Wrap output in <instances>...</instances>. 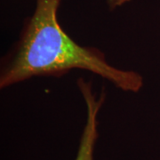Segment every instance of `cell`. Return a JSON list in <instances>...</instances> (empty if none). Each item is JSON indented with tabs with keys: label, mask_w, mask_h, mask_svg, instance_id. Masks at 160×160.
Segmentation results:
<instances>
[{
	"label": "cell",
	"mask_w": 160,
	"mask_h": 160,
	"mask_svg": "<svg viewBox=\"0 0 160 160\" xmlns=\"http://www.w3.org/2000/svg\"><path fill=\"white\" fill-rule=\"evenodd\" d=\"M62 1L36 0L34 12L24 21L19 39L1 65L0 88L34 78H60L73 69H82L108 80L122 91H141L144 81L140 73L112 66L103 52L78 45L62 29L57 17Z\"/></svg>",
	"instance_id": "1"
},
{
	"label": "cell",
	"mask_w": 160,
	"mask_h": 160,
	"mask_svg": "<svg viewBox=\"0 0 160 160\" xmlns=\"http://www.w3.org/2000/svg\"><path fill=\"white\" fill-rule=\"evenodd\" d=\"M77 86L85 102L86 121L75 160H93L94 148L99 137L98 116L105 102L106 93L103 88L100 95L97 96L92 91L91 81H87L84 78H79L77 80Z\"/></svg>",
	"instance_id": "2"
},
{
	"label": "cell",
	"mask_w": 160,
	"mask_h": 160,
	"mask_svg": "<svg viewBox=\"0 0 160 160\" xmlns=\"http://www.w3.org/2000/svg\"><path fill=\"white\" fill-rule=\"evenodd\" d=\"M131 0H107V4L109 6V10L113 11L116 8L121 7L127 3H129Z\"/></svg>",
	"instance_id": "3"
}]
</instances>
